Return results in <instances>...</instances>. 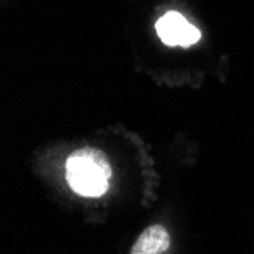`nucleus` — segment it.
Here are the masks:
<instances>
[{"mask_svg": "<svg viewBox=\"0 0 254 254\" xmlns=\"http://www.w3.org/2000/svg\"><path fill=\"white\" fill-rule=\"evenodd\" d=\"M67 183L78 195L101 196L108 189L111 166L108 157L96 148L72 152L65 163Z\"/></svg>", "mask_w": 254, "mask_h": 254, "instance_id": "f257e3e1", "label": "nucleus"}, {"mask_svg": "<svg viewBox=\"0 0 254 254\" xmlns=\"http://www.w3.org/2000/svg\"><path fill=\"white\" fill-rule=\"evenodd\" d=\"M171 238L163 225H151L138 236L131 254H161L168 251Z\"/></svg>", "mask_w": 254, "mask_h": 254, "instance_id": "7ed1b4c3", "label": "nucleus"}, {"mask_svg": "<svg viewBox=\"0 0 254 254\" xmlns=\"http://www.w3.org/2000/svg\"><path fill=\"white\" fill-rule=\"evenodd\" d=\"M155 31L166 46L189 48L201 38V32L178 12H168L161 17L157 21Z\"/></svg>", "mask_w": 254, "mask_h": 254, "instance_id": "f03ea898", "label": "nucleus"}]
</instances>
